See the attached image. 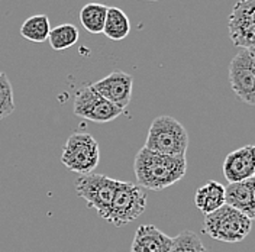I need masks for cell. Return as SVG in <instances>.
I'll return each instance as SVG.
<instances>
[{"mask_svg": "<svg viewBox=\"0 0 255 252\" xmlns=\"http://www.w3.org/2000/svg\"><path fill=\"white\" fill-rule=\"evenodd\" d=\"M133 171L139 187L161 191L186 175L187 159L183 155H162L142 148L135 157Z\"/></svg>", "mask_w": 255, "mask_h": 252, "instance_id": "6da1fadb", "label": "cell"}, {"mask_svg": "<svg viewBox=\"0 0 255 252\" xmlns=\"http://www.w3.org/2000/svg\"><path fill=\"white\" fill-rule=\"evenodd\" d=\"M143 148L162 155L186 157L189 133L173 116H158L152 121Z\"/></svg>", "mask_w": 255, "mask_h": 252, "instance_id": "7a4b0ae2", "label": "cell"}, {"mask_svg": "<svg viewBox=\"0 0 255 252\" xmlns=\"http://www.w3.org/2000/svg\"><path fill=\"white\" fill-rule=\"evenodd\" d=\"M253 221L242 212L223 205L213 213L206 215L203 221V232L215 241L237 244L250 235Z\"/></svg>", "mask_w": 255, "mask_h": 252, "instance_id": "3957f363", "label": "cell"}, {"mask_svg": "<svg viewBox=\"0 0 255 252\" xmlns=\"http://www.w3.org/2000/svg\"><path fill=\"white\" fill-rule=\"evenodd\" d=\"M146 209V193L138 184L118 180V187L112 200L106 221L116 228H122L136 221Z\"/></svg>", "mask_w": 255, "mask_h": 252, "instance_id": "277c9868", "label": "cell"}, {"mask_svg": "<svg viewBox=\"0 0 255 252\" xmlns=\"http://www.w3.org/2000/svg\"><path fill=\"white\" fill-rule=\"evenodd\" d=\"M100 161L99 142L87 132H74L64 143L61 162L80 175L92 174Z\"/></svg>", "mask_w": 255, "mask_h": 252, "instance_id": "5b68a950", "label": "cell"}, {"mask_svg": "<svg viewBox=\"0 0 255 252\" xmlns=\"http://www.w3.org/2000/svg\"><path fill=\"white\" fill-rule=\"evenodd\" d=\"M118 187V180L103 174H86L76 180V191L86 200L87 207L96 209L99 218L108 219L112 200Z\"/></svg>", "mask_w": 255, "mask_h": 252, "instance_id": "8992f818", "label": "cell"}, {"mask_svg": "<svg viewBox=\"0 0 255 252\" xmlns=\"http://www.w3.org/2000/svg\"><path fill=\"white\" fill-rule=\"evenodd\" d=\"M229 83L242 103L255 106V58L248 49H241L229 63Z\"/></svg>", "mask_w": 255, "mask_h": 252, "instance_id": "52a82bcc", "label": "cell"}, {"mask_svg": "<svg viewBox=\"0 0 255 252\" xmlns=\"http://www.w3.org/2000/svg\"><path fill=\"white\" fill-rule=\"evenodd\" d=\"M229 38L235 47H255V0H238L228 19Z\"/></svg>", "mask_w": 255, "mask_h": 252, "instance_id": "ba28073f", "label": "cell"}, {"mask_svg": "<svg viewBox=\"0 0 255 252\" xmlns=\"http://www.w3.org/2000/svg\"><path fill=\"white\" fill-rule=\"evenodd\" d=\"M122 109L99 95L92 86L81 89L74 97V115L96 124L112 122L122 115Z\"/></svg>", "mask_w": 255, "mask_h": 252, "instance_id": "9c48e42d", "label": "cell"}, {"mask_svg": "<svg viewBox=\"0 0 255 252\" xmlns=\"http://www.w3.org/2000/svg\"><path fill=\"white\" fill-rule=\"evenodd\" d=\"M92 87L112 105L124 111L132 99L133 79L130 74L124 71H112L105 79L93 83Z\"/></svg>", "mask_w": 255, "mask_h": 252, "instance_id": "30bf717a", "label": "cell"}, {"mask_svg": "<svg viewBox=\"0 0 255 252\" xmlns=\"http://www.w3.org/2000/svg\"><path fill=\"white\" fill-rule=\"evenodd\" d=\"M228 183H241L255 177V145H245L229 152L223 161Z\"/></svg>", "mask_w": 255, "mask_h": 252, "instance_id": "8fae6325", "label": "cell"}, {"mask_svg": "<svg viewBox=\"0 0 255 252\" xmlns=\"http://www.w3.org/2000/svg\"><path fill=\"white\" fill-rule=\"evenodd\" d=\"M174 238L168 237L154 225H142L136 229L130 252H170Z\"/></svg>", "mask_w": 255, "mask_h": 252, "instance_id": "7c38bea8", "label": "cell"}, {"mask_svg": "<svg viewBox=\"0 0 255 252\" xmlns=\"http://www.w3.org/2000/svg\"><path fill=\"white\" fill-rule=\"evenodd\" d=\"M194 205L206 216L225 205V186L219 181L210 180L194 194Z\"/></svg>", "mask_w": 255, "mask_h": 252, "instance_id": "4fadbf2b", "label": "cell"}, {"mask_svg": "<svg viewBox=\"0 0 255 252\" xmlns=\"http://www.w3.org/2000/svg\"><path fill=\"white\" fill-rule=\"evenodd\" d=\"M129 31H130V22L127 13L115 6L108 7L103 33L112 41H122L129 35Z\"/></svg>", "mask_w": 255, "mask_h": 252, "instance_id": "5bb4252c", "label": "cell"}, {"mask_svg": "<svg viewBox=\"0 0 255 252\" xmlns=\"http://www.w3.org/2000/svg\"><path fill=\"white\" fill-rule=\"evenodd\" d=\"M108 6L102 3H87L80 10V22L83 28L90 33L103 32Z\"/></svg>", "mask_w": 255, "mask_h": 252, "instance_id": "9a60e30c", "label": "cell"}, {"mask_svg": "<svg viewBox=\"0 0 255 252\" xmlns=\"http://www.w3.org/2000/svg\"><path fill=\"white\" fill-rule=\"evenodd\" d=\"M51 32V23L47 15H33L28 17L22 26L20 35L31 42H45Z\"/></svg>", "mask_w": 255, "mask_h": 252, "instance_id": "2e32d148", "label": "cell"}, {"mask_svg": "<svg viewBox=\"0 0 255 252\" xmlns=\"http://www.w3.org/2000/svg\"><path fill=\"white\" fill-rule=\"evenodd\" d=\"M79 41V29L73 23H63L51 28L48 42L54 51H65Z\"/></svg>", "mask_w": 255, "mask_h": 252, "instance_id": "e0dca14e", "label": "cell"}, {"mask_svg": "<svg viewBox=\"0 0 255 252\" xmlns=\"http://www.w3.org/2000/svg\"><path fill=\"white\" fill-rule=\"evenodd\" d=\"M170 252H207V250L197 234L191 231H183L174 238Z\"/></svg>", "mask_w": 255, "mask_h": 252, "instance_id": "ac0fdd59", "label": "cell"}, {"mask_svg": "<svg viewBox=\"0 0 255 252\" xmlns=\"http://www.w3.org/2000/svg\"><path fill=\"white\" fill-rule=\"evenodd\" d=\"M15 111L13 89L7 76L0 71V121L10 116Z\"/></svg>", "mask_w": 255, "mask_h": 252, "instance_id": "d6986e66", "label": "cell"}, {"mask_svg": "<svg viewBox=\"0 0 255 252\" xmlns=\"http://www.w3.org/2000/svg\"><path fill=\"white\" fill-rule=\"evenodd\" d=\"M248 205L245 210V216H248L251 221H255V177L248 180Z\"/></svg>", "mask_w": 255, "mask_h": 252, "instance_id": "ffe728a7", "label": "cell"}, {"mask_svg": "<svg viewBox=\"0 0 255 252\" xmlns=\"http://www.w3.org/2000/svg\"><path fill=\"white\" fill-rule=\"evenodd\" d=\"M248 51L251 52V55H253V57H254V58H255V47L251 48V49H248Z\"/></svg>", "mask_w": 255, "mask_h": 252, "instance_id": "44dd1931", "label": "cell"}, {"mask_svg": "<svg viewBox=\"0 0 255 252\" xmlns=\"http://www.w3.org/2000/svg\"><path fill=\"white\" fill-rule=\"evenodd\" d=\"M146 1H155V0H146Z\"/></svg>", "mask_w": 255, "mask_h": 252, "instance_id": "7402d4cb", "label": "cell"}, {"mask_svg": "<svg viewBox=\"0 0 255 252\" xmlns=\"http://www.w3.org/2000/svg\"><path fill=\"white\" fill-rule=\"evenodd\" d=\"M155 1H158V0H155Z\"/></svg>", "mask_w": 255, "mask_h": 252, "instance_id": "603a6c76", "label": "cell"}]
</instances>
